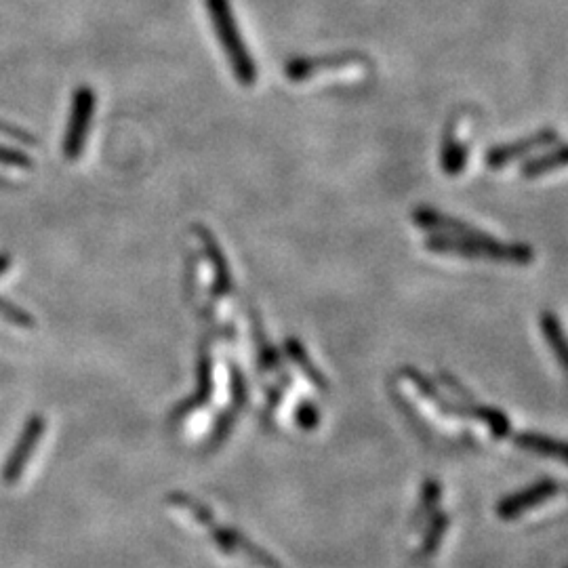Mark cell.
<instances>
[{
    "instance_id": "6da1fadb",
    "label": "cell",
    "mask_w": 568,
    "mask_h": 568,
    "mask_svg": "<svg viewBox=\"0 0 568 568\" xmlns=\"http://www.w3.org/2000/svg\"><path fill=\"white\" fill-rule=\"evenodd\" d=\"M425 249L440 255H457L463 259H482L493 263H507V266H531L535 251L522 242H503L489 234L472 238H451V236H428Z\"/></svg>"
},
{
    "instance_id": "7a4b0ae2",
    "label": "cell",
    "mask_w": 568,
    "mask_h": 568,
    "mask_svg": "<svg viewBox=\"0 0 568 568\" xmlns=\"http://www.w3.org/2000/svg\"><path fill=\"white\" fill-rule=\"evenodd\" d=\"M207 13L213 22V28L217 32L219 45L226 51L228 62L232 66V72L240 85L251 87L257 80V66L251 57V51L247 49L245 40L240 36L236 17L232 13L230 0H205Z\"/></svg>"
},
{
    "instance_id": "3957f363",
    "label": "cell",
    "mask_w": 568,
    "mask_h": 568,
    "mask_svg": "<svg viewBox=\"0 0 568 568\" xmlns=\"http://www.w3.org/2000/svg\"><path fill=\"white\" fill-rule=\"evenodd\" d=\"M95 104L97 97L91 87L83 85L74 91L70 125L64 141V156L68 160H76L80 154H83V148L87 144V133L91 127V118L95 114Z\"/></svg>"
},
{
    "instance_id": "277c9868",
    "label": "cell",
    "mask_w": 568,
    "mask_h": 568,
    "mask_svg": "<svg viewBox=\"0 0 568 568\" xmlns=\"http://www.w3.org/2000/svg\"><path fill=\"white\" fill-rule=\"evenodd\" d=\"M558 131L554 129H541L529 137H522L518 141H510V144H501V146H495L491 148L489 152H486V167H491V169H503L507 165H512V162L520 160V158H526V156H531L533 152L537 150H543V148H550L554 144H558Z\"/></svg>"
},
{
    "instance_id": "5b68a950",
    "label": "cell",
    "mask_w": 568,
    "mask_h": 568,
    "mask_svg": "<svg viewBox=\"0 0 568 568\" xmlns=\"http://www.w3.org/2000/svg\"><path fill=\"white\" fill-rule=\"evenodd\" d=\"M411 219L415 221V226L432 232L436 236H451V238H472V236H480L484 234L482 230H476L474 226H470L468 221L457 219L453 215L440 213L432 207H419L411 213Z\"/></svg>"
},
{
    "instance_id": "8992f818",
    "label": "cell",
    "mask_w": 568,
    "mask_h": 568,
    "mask_svg": "<svg viewBox=\"0 0 568 568\" xmlns=\"http://www.w3.org/2000/svg\"><path fill=\"white\" fill-rule=\"evenodd\" d=\"M362 57L358 55H331V57H297L291 59L284 68L287 78L293 83H301V80H308L316 74H322L327 70H341L350 66H360Z\"/></svg>"
},
{
    "instance_id": "52a82bcc",
    "label": "cell",
    "mask_w": 568,
    "mask_h": 568,
    "mask_svg": "<svg viewBox=\"0 0 568 568\" xmlns=\"http://www.w3.org/2000/svg\"><path fill=\"white\" fill-rule=\"evenodd\" d=\"M558 493V484L554 480H541L529 489H524L516 495L505 497L499 505H497V516L503 520H512L518 518L522 512L529 510V507H535L547 499H552Z\"/></svg>"
},
{
    "instance_id": "ba28073f",
    "label": "cell",
    "mask_w": 568,
    "mask_h": 568,
    "mask_svg": "<svg viewBox=\"0 0 568 568\" xmlns=\"http://www.w3.org/2000/svg\"><path fill=\"white\" fill-rule=\"evenodd\" d=\"M194 232L200 236L202 240V245H205L207 249V255L213 263V268H215V284H213V289H215V295L217 297H226L232 293V274H230V263L228 259L223 257L219 245H217V240L215 236L205 228V226H194Z\"/></svg>"
},
{
    "instance_id": "9c48e42d",
    "label": "cell",
    "mask_w": 568,
    "mask_h": 568,
    "mask_svg": "<svg viewBox=\"0 0 568 568\" xmlns=\"http://www.w3.org/2000/svg\"><path fill=\"white\" fill-rule=\"evenodd\" d=\"M468 158H470V150L463 141L457 137V127L455 120H451L449 129L444 131V139H442V150H440V167L446 175L457 177L468 167Z\"/></svg>"
},
{
    "instance_id": "30bf717a",
    "label": "cell",
    "mask_w": 568,
    "mask_h": 568,
    "mask_svg": "<svg viewBox=\"0 0 568 568\" xmlns=\"http://www.w3.org/2000/svg\"><path fill=\"white\" fill-rule=\"evenodd\" d=\"M512 440L524 451L535 453L539 457H550V459H556L568 465V442L566 440H556V438L535 434V432H520L512 436Z\"/></svg>"
},
{
    "instance_id": "8fae6325",
    "label": "cell",
    "mask_w": 568,
    "mask_h": 568,
    "mask_svg": "<svg viewBox=\"0 0 568 568\" xmlns=\"http://www.w3.org/2000/svg\"><path fill=\"white\" fill-rule=\"evenodd\" d=\"M539 327H541L545 343L550 346L556 362L560 364V369L564 371L568 379V335L564 333L558 316L552 312H543L539 320Z\"/></svg>"
},
{
    "instance_id": "7c38bea8",
    "label": "cell",
    "mask_w": 568,
    "mask_h": 568,
    "mask_svg": "<svg viewBox=\"0 0 568 568\" xmlns=\"http://www.w3.org/2000/svg\"><path fill=\"white\" fill-rule=\"evenodd\" d=\"M402 375L407 377V379L415 385V388L419 390V394H421L423 398H428L440 413L449 415V417H459L457 400H453V398L446 396L444 392H440V390L436 388V385H434L428 377H425L419 369L404 367V369H402Z\"/></svg>"
},
{
    "instance_id": "4fadbf2b",
    "label": "cell",
    "mask_w": 568,
    "mask_h": 568,
    "mask_svg": "<svg viewBox=\"0 0 568 568\" xmlns=\"http://www.w3.org/2000/svg\"><path fill=\"white\" fill-rule=\"evenodd\" d=\"M568 167V144L556 146L552 150H547L541 156H535L531 160H526L520 173L524 179H537L543 175H550L558 169H566Z\"/></svg>"
},
{
    "instance_id": "5bb4252c",
    "label": "cell",
    "mask_w": 568,
    "mask_h": 568,
    "mask_svg": "<svg viewBox=\"0 0 568 568\" xmlns=\"http://www.w3.org/2000/svg\"><path fill=\"white\" fill-rule=\"evenodd\" d=\"M213 396V362L211 358L202 352L200 354V360H198V388H196V394L186 400L184 404H181V409L175 413V417H186L190 415L192 411L200 409L202 404H207Z\"/></svg>"
},
{
    "instance_id": "9a60e30c",
    "label": "cell",
    "mask_w": 568,
    "mask_h": 568,
    "mask_svg": "<svg viewBox=\"0 0 568 568\" xmlns=\"http://www.w3.org/2000/svg\"><path fill=\"white\" fill-rule=\"evenodd\" d=\"M40 434H45V419H40V417H34L28 425H26V430H24V436L19 438V444H17V449L11 457V463H9V468H7V474L11 476H17L19 468L28 461L30 453L34 451V446H36V440L40 438Z\"/></svg>"
},
{
    "instance_id": "2e32d148",
    "label": "cell",
    "mask_w": 568,
    "mask_h": 568,
    "mask_svg": "<svg viewBox=\"0 0 568 568\" xmlns=\"http://www.w3.org/2000/svg\"><path fill=\"white\" fill-rule=\"evenodd\" d=\"M284 350H287V354H289V358L295 362V367L306 375L318 390H329V381L324 379V375L320 373V369L316 367V364L312 362V358L308 356V352H306V348L301 346L299 343V339H295V337H289L287 339V343H284Z\"/></svg>"
},
{
    "instance_id": "e0dca14e",
    "label": "cell",
    "mask_w": 568,
    "mask_h": 568,
    "mask_svg": "<svg viewBox=\"0 0 568 568\" xmlns=\"http://www.w3.org/2000/svg\"><path fill=\"white\" fill-rule=\"evenodd\" d=\"M255 343H257V358H259V369L263 373L268 371H282V362L278 358L276 348L268 341V337L259 333V324L255 322Z\"/></svg>"
},
{
    "instance_id": "ac0fdd59",
    "label": "cell",
    "mask_w": 568,
    "mask_h": 568,
    "mask_svg": "<svg viewBox=\"0 0 568 568\" xmlns=\"http://www.w3.org/2000/svg\"><path fill=\"white\" fill-rule=\"evenodd\" d=\"M0 316H3L5 320L13 322L15 327H22V329H34V318L24 312V310H19L17 306H13V303H9L7 299L0 297Z\"/></svg>"
},
{
    "instance_id": "d6986e66",
    "label": "cell",
    "mask_w": 568,
    "mask_h": 568,
    "mask_svg": "<svg viewBox=\"0 0 568 568\" xmlns=\"http://www.w3.org/2000/svg\"><path fill=\"white\" fill-rule=\"evenodd\" d=\"M295 419L303 430H316V425L320 421V413L316 409V404L310 400H303L295 411Z\"/></svg>"
},
{
    "instance_id": "ffe728a7",
    "label": "cell",
    "mask_w": 568,
    "mask_h": 568,
    "mask_svg": "<svg viewBox=\"0 0 568 568\" xmlns=\"http://www.w3.org/2000/svg\"><path fill=\"white\" fill-rule=\"evenodd\" d=\"M446 524H449V518H444V516H436L434 524L430 526L428 539H425V543H423L421 556H430V554H434V550H436V547H438V541L442 539V535H444V531H446Z\"/></svg>"
},
{
    "instance_id": "44dd1931",
    "label": "cell",
    "mask_w": 568,
    "mask_h": 568,
    "mask_svg": "<svg viewBox=\"0 0 568 568\" xmlns=\"http://www.w3.org/2000/svg\"><path fill=\"white\" fill-rule=\"evenodd\" d=\"M232 373V396H234V404L236 407H242V404H247L249 400V390H247V379L242 375V371L232 364L230 367Z\"/></svg>"
},
{
    "instance_id": "7402d4cb",
    "label": "cell",
    "mask_w": 568,
    "mask_h": 568,
    "mask_svg": "<svg viewBox=\"0 0 568 568\" xmlns=\"http://www.w3.org/2000/svg\"><path fill=\"white\" fill-rule=\"evenodd\" d=\"M0 165L17 167V169H32L34 162L26 154H22V152L0 146Z\"/></svg>"
},
{
    "instance_id": "603a6c76",
    "label": "cell",
    "mask_w": 568,
    "mask_h": 568,
    "mask_svg": "<svg viewBox=\"0 0 568 568\" xmlns=\"http://www.w3.org/2000/svg\"><path fill=\"white\" fill-rule=\"evenodd\" d=\"M0 135H5V137L15 139V141H22V144H28V146H36V139L30 133L5 123V120H0Z\"/></svg>"
},
{
    "instance_id": "cb8c5ba5",
    "label": "cell",
    "mask_w": 568,
    "mask_h": 568,
    "mask_svg": "<svg viewBox=\"0 0 568 568\" xmlns=\"http://www.w3.org/2000/svg\"><path fill=\"white\" fill-rule=\"evenodd\" d=\"M11 268V257L9 255H0V274H3L5 270Z\"/></svg>"
}]
</instances>
